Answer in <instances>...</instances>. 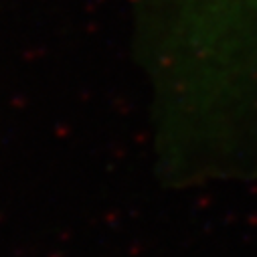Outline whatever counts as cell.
<instances>
[{
  "mask_svg": "<svg viewBox=\"0 0 257 257\" xmlns=\"http://www.w3.org/2000/svg\"><path fill=\"white\" fill-rule=\"evenodd\" d=\"M197 89L227 174L257 176V0H188Z\"/></svg>",
  "mask_w": 257,
  "mask_h": 257,
  "instance_id": "cell-1",
  "label": "cell"
}]
</instances>
